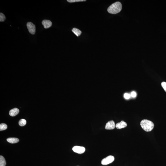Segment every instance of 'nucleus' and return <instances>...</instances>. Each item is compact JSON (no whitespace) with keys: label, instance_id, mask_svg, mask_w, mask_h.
<instances>
[{"label":"nucleus","instance_id":"nucleus-10","mask_svg":"<svg viewBox=\"0 0 166 166\" xmlns=\"http://www.w3.org/2000/svg\"><path fill=\"white\" fill-rule=\"evenodd\" d=\"M6 140L8 143H12V144L17 143L19 141V139H18V138H8Z\"/></svg>","mask_w":166,"mask_h":166},{"label":"nucleus","instance_id":"nucleus-13","mask_svg":"<svg viewBox=\"0 0 166 166\" xmlns=\"http://www.w3.org/2000/svg\"><path fill=\"white\" fill-rule=\"evenodd\" d=\"M26 120L23 119H21L19 121V123H18L19 125L21 127H23V126H25L26 125Z\"/></svg>","mask_w":166,"mask_h":166},{"label":"nucleus","instance_id":"nucleus-12","mask_svg":"<svg viewBox=\"0 0 166 166\" xmlns=\"http://www.w3.org/2000/svg\"><path fill=\"white\" fill-rule=\"evenodd\" d=\"M6 162L4 158L2 156H0V166H5Z\"/></svg>","mask_w":166,"mask_h":166},{"label":"nucleus","instance_id":"nucleus-17","mask_svg":"<svg viewBox=\"0 0 166 166\" xmlns=\"http://www.w3.org/2000/svg\"><path fill=\"white\" fill-rule=\"evenodd\" d=\"M162 87L166 92V82H163L161 83Z\"/></svg>","mask_w":166,"mask_h":166},{"label":"nucleus","instance_id":"nucleus-1","mask_svg":"<svg viewBox=\"0 0 166 166\" xmlns=\"http://www.w3.org/2000/svg\"><path fill=\"white\" fill-rule=\"evenodd\" d=\"M122 9L121 3L117 2L112 4L108 8L107 11L111 14H116L120 12Z\"/></svg>","mask_w":166,"mask_h":166},{"label":"nucleus","instance_id":"nucleus-19","mask_svg":"<svg viewBox=\"0 0 166 166\" xmlns=\"http://www.w3.org/2000/svg\"><path fill=\"white\" fill-rule=\"evenodd\" d=\"M131 97H132L135 98L137 94L135 92L133 91L132 92H131Z\"/></svg>","mask_w":166,"mask_h":166},{"label":"nucleus","instance_id":"nucleus-16","mask_svg":"<svg viewBox=\"0 0 166 166\" xmlns=\"http://www.w3.org/2000/svg\"><path fill=\"white\" fill-rule=\"evenodd\" d=\"M86 0H67L68 2H84Z\"/></svg>","mask_w":166,"mask_h":166},{"label":"nucleus","instance_id":"nucleus-18","mask_svg":"<svg viewBox=\"0 0 166 166\" xmlns=\"http://www.w3.org/2000/svg\"><path fill=\"white\" fill-rule=\"evenodd\" d=\"M124 97L125 99H129L131 97V95L128 93H125L124 94Z\"/></svg>","mask_w":166,"mask_h":166},{"label":"nucleus","instance_id":"nucleus-14","mask_svg":"<svg viewBox=\"0 0 166 166\" xmlns=\"http://www.w3.org/2000/svg\"><path fill=\"white\" fill-rule=\"evenodd\" d=\"M7 128V126L4 123H2L0 125V131H2L6 129Z\"/></svg>","mask_w":166,"mask_h":166},{"label":"nucleus","instance_id":"nucleus-15","mask_svg":"<svg viewBox=\"0 0 166 166\" xmlns=\"http://www.w3.org/2000/svg\"><path fill=\"white\" fill-rule=\"evenodd\" d=\"M6 19L5 16L2 13H0V22H4Z\"/></svg>","mask_w":166,"mask_h":166},{"label":"nucleus","instance_id":"nucleus-7","mask_svg":"<svg viewBox=\"0 0 166 166\" xmlns=\"http://www.w3.org/2000/svg\"><path fill=\"white\" fill-rule=\"evenodd\" d=\"M127 123L125 122L124 121H122L120 123H118L115 125V127L118 129H120L125 128L127 127Z\"/></svg>","mask_w":166,"mask_h":166},{"label":"nucleus","instance_id":"nucleus-5","mask_svg":"<svg viewBox=\"0 0 166 166\" xmlns=\"http://www.w3.org/2000/svg\"><path fill=\"white\" fill-rule=\"evenodd\" d=\"M72 150L74 152L76 153L81 154L85 152L86 149L84 147L76 146L73 147Z\"/></svg>","mask_w":166,"mask_h":166},{"label":"nucleus","instance_id":"nucleus-20","mask_svg":"<svg viewBox=\"0 0 166 166\" xmlns=\"http://www.w3.org/2000/svg\"></svg>","mask_w":166,"mask_h":166},{"label":"nucleus","instance_id":"nucleus-9","mask_svg":"<svg viewBox=\"0 0 166 166\" xmlns=\"http://www.w3.org/2000/svg\"><path fill=\"white\" fill-rule=\"evenodd\" d=\"M19 112V110L17 108H14L10 110L9 112V115L10 116L14 117L16 116Z\"/></svg>","mask_w":166,"mask_h":166},{"label":"nucleus","instance_id":"nucleus-8","mask_svg":"<svg viewBox=\"0 0 166 166\" xmlns=\"http://www.w3.org/2000/svg\"><path fill=\"white\" fill-rule=\"evenodd\" d=\"M42 24L45 28L47 29L51 27L52 25V23L51 21L49 20H44L42 21Z\"/></svg>","mask_w":166,"mask_h":166},{"label":"nucleus","instance_id":"nucleus-4","mask_svg":"<svg viewBox=\"0 0 166 166\" xmlns=\"http://www.w3.org/2000/svg\"><path fill=\"white\" fill-rule=\"evenodd\" d=\"M26 26L30 34H34L36 31V28L35 25L31 22H28L26 24Z\"/></svg>","mask_w":166,"mask_h":166},{"label":"nucleus","instance_id":"nucleus-2","mask_svg":"<svg viewBox=\"0 0 166 166\" xmlns=\"http://www.w3.org/2000/svg\"><path fill=\"white\" fill-rule=\"evenodd\" d=\"M142 128L147 132H150L152 131L154 127V124L151 121L144 119L141 121L140 123Z\"/></svg>","mask_w":166,"mask_h":166},{"label":"nucleus","instance_id":"nucleus-3","mask_svg":"<svg viewBox=\"0 0 166 166\" xmlns=\"http://www.w3.org/2000/svg\"><path fill=\"white\" fill-rule=\"evenodd\" d=\"M115 160V158L111 155L108 156L103 159L101 161V163L103 165H107L112 163Z\"/></svg>","mask_w":166,"mask_h":166},{"label":"nucleus","instance_id":"nucleus-11","mask_svg":"<svg viewBox=\"0 0 166 166\" xmlns=\"http://www.w3.org/2000/svg\"><path fill=\"white\" fill-rule=\"evenodd\" d=\"M72 31L77 37L79 36L82 34V31L80 30L77 28H73L72 30Z\"/></svg>","mask_w":166,"mask_h":166},{"label":"nucleus","instance_id":"nucleus-6","mask_svg":"<svg viewBox=\"0 0 166 166\" xmlns=\"http://www.w3.org/2000/svg\"><path fill=\"white\" fill-rule=\"evenodd\" d=\"M115 125L114 121L112 120L107 122L105 126L106 129L108 130H113L115 129Z\"/></svg>","mask_w":166,"mask_h":166}]
</instances>
